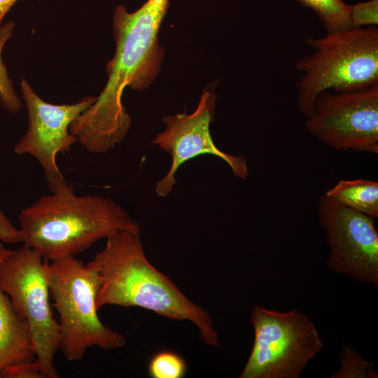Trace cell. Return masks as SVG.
I'll return each mask as SVG.
<instances>
[{"label": "cell", "instance_id": "obj_11", "mask_svg": "<svg viewBox=\"0 0 378 378\" xmlns=\"http://www.w3.org/2000/svg\"><path fill=\"white\" fill-rule=\"evenodd\" d=\"M216 99L213 90L205 89L192 113L162 117L164 129L155 136L152 143L170 155L172 164L166 175L155 184V192L158 197H165L172 192L176 183V172L182 164L200 155L217 157L228 164L236 178L248 177L246 158L228 154L214 142L210 125L214 118Z\"/></svg>", "mask_w": 378, "mask_h": 378}, {"label": "cell", "instance_id": "obj_20", "mask_svg": "<svg viewBox=\"0 0 378 378\" xmlns=\"http://www.w3.org/2000/svg\"><path fill=\"white\" fill-rule=\"evenodd\" d=\"M0 241L7 244L22 243L19 228L16 227L0 207Z\"/></svg>", "mask_w": 378, "mask_h": 378}, {"label": "cell", "instance_id": "obj_8", "mask_svg": "<svg viewBox=\"0 0 378 378\" xmlns=\"http://www.w3.org/2000/svg\"><path fill=\"white\" fill-rule=\"evenodd\" d=\"M20 85L28 125L27 132L14 146V152L31 155L38 161L51 193L74 192V188L57 165V156L70 151L78 143L69 131L70 125L94 102L96 97L86 96L70 104H54L40 97L26 78H21Z\"/></svg>", "mask_w": 378, "mask_h": 378}, {"label": "cell", "instance_id": "obj_7", "mask_svg": "<svg viewBox=\"0 0 378 378\" xmlns=\"http://www.w3.org/2000/svg\"><path fill=\"white\" fill-rule=\"evenodd\" d=\"M251 319L254 343L240 378H298L323 346L314 323L297 309L255 306Z\"/></svg>", "mask_w": 378, "mask_h": 378}, {"label": "cell", "instance_id": "obj_22", "mask_svg": "<svg viewBox=\"0 0 378 378\" xmlns=\"http://www.w3.org/2000/svg\"><path fill=\"white\" fill-rule=\"evenodd\" d=\"M344 1V0H343Z\"/></svg>", "mask_w": 378, "mask_h": 378}, {"label": "cell", "instance_id": "obj_19", "mask_svg": "<svg viewBox=\"0 0 378 378\" xmlns=\"http://www.w3.org/2000/svg\"><path fill=\"white\" fill-rule=\"evenodd\" d=\"M1 378H45L36 360L24 361L4 368Z\"/></svg>", "mask_w": 378, "mask_h": 378}, {"label": "cell", "instance_id": "obj_6", "mask_svg": "<svg viewBox=\"0 0 378 378\" xmlns=\"http://www.w3.org/2000/svg\"><path fill=\"white\" fill-rule=\"evenodd\" d=\"M0 288L27 323L35 360L45 378L59 377L54 365L59 324L49 300L48 261L24 244L11 249L0 263Z\"/></svg>", "mask_w": 378, "mask_h": 378}, {"label": "cell", "instance_id": "obj_1", "mask_svg": "<svg viewBox=\"0 0 378 378\" xmlns=\"http://www.w3.org/2000/svg\"><path fill=\"white\" fill-rule=\"evenodd\" d=\"M170 0H146L134 11L115 8L113 57L106 64L107 80L94 102L70 125L78 143L92 153H104L127 136L132 118L122 103L125 89L142 92L161 71L164 50L159 32Z\"/></svg>", "mask_w": 378, "mask_h": 378}, {"label": "cell", "instance_id": "obj_9", "mask_svg": "<svg viewBox=\"0 0 378 378\" xmlns=\"http://www.w3.org/2000/svg\"><path fill=\"white\" fill-rule=\"evenodd\" d=\"M318 140L337 150L378 153V84L321 92L305 124Z\"/></svg>", "mask_w": 378, "mask_h": 378}, {"label": "cell", "instance_id": "obj_5", "mask_svg": "<svg viewBox=\"0 0 378 378\" xmlns=\"http://www.w3.org/2000/svg\"><path fill=\"white\" fill-rule=\"evenodd\" d=\"M50 296L57 310L59 349L69 361L84 357L88 348L123 346L125 337L104 325L96 307L98 289L94 272L76 256L48 261Z\"/></svg>", "mask_w": 378, "mask_h": 378}, {"label": "cell", "instance_id": "obj_17", "mask_svg": "<svg viewBox=\"0 0 378 378\" xmlns=\"http://www.w3.org/2000/svg\"><path fill=\"white\" fill-rule=\"evenodd\" d=\"M148 369L153 378H181L186 374L187 365L180 355L164 351L151 358Z\"/></svg>", "mask_w": 378, "mask_h": 378}, {"label": "cell", "instance_id": "obj_3", "mask_svg": "<svg viewBox=\"0 0 378 378\" xmlns=\"http://www.w3.org/2000/svg\"><path fill=\"white\" fill-rule=\"evenodd\" d=\"M22 243L52 261L76 256L119 230L140 234L139 223L109 197L97 195H45L19 215Z\"/></svg>", "mask_w": 378, "mask_h": 378}, {"label": "cell", "instance_id": "obj_14", "mask_svg": "<svg viewBox=\"0 0 378 378\" xmlns=\"http://www.w3.org/2000/svg\"><path fill=\"white\" fill-rule=\"evenodd\" d=\"M311 8L321 20L326 32L351 27V5L343 0H296Z\"/></svg>", "mask_w": 378, "mask_h": 378}, {"label": "cell", "instance_id": "obj_21", "mask_svg": "<svg viewBox=\"0 0 378 378\" xmlns=\"http://www.w3.org/2000/svg\"><path fill=\"white\" fill-rule=\"evenodd\" d=\"M18 0H0V27L6 15Z\"/></svg>", "mask_w": 378, "mask_h": 378}, {"label": "cell", "instance_id": "obj_12", "mask_svg": "<svg viewBox=\"0 0 378 378\" xmlns=\"http://www.w3.org/2000/svg\"><path fill=\"white\" fill-rule=\"evenodd\" d=\"M10 250L0 241V263ZM35 359L27 323L15 311L8 295L0 288V378L6 367Z\"/></svg>", "mask_w": 378, "mask_h": 378}, {"label": "cell", "instance_id": "obj_2", "mask_svg": "<svg viewBox=\"0 0 378 378\" xmlns=\"http://www.w3.org/2000/svg\"><path fill=\"white\" fill-rule=\"evenodd\" d=\"M139 235L125 230L115 231L106 239L105 247L85 263L97 279V309L137 307L170 320L188 321L197 326L204 343L218 346L209 313L148 261Z\"/></svg>", "mask_w": 378, "mask_h": 378}, {"label": "cell", "instance_id": "obj_10", "mask_svg": "<svg viewBox=\"0 0 378 378\" xmlns=\"http://www.w3.org/2000/svg\"><path fill=\"white\" fill-rule=\"evenodd\" d=\"M317 215L326 232L329 270L378 287V232L374 218L342 205L325 194Z\"/></svg>", "mask_w": 378, "mask_h": 378}, {"label": "cell", "instance_id": "obj_18", "mask_svg": "<svg viewBox=\"0 0 378 378\" xmlns=\"http://www.w3.org/2000/svg\"><path fill=\"white\" fill-rule=\"evenodd\" d=\"M378 0H370L351 6V27L377 26Z\"/></svg>", "mask_w": 378, "mask_h": 378}, {"label": "cell", "instance_id": "obj_13", "mask_svg": "<svg viewBox=\"0 0 378 378\" xmlns=\"http://www.w3.org/2000/svg\"><path fill=\"white\" fill-rule=\"evenodd\" d=\"M325 195L336 202L373 218L378 217V182L365 178L341 179Z\"/></svg>", "mask_w": 378, "mask_h": 378}, {"label": "cell", "instance_id": "obj_16", "mask_svg": "<svg viewBox=\"0 0 378 378\" xmlns=\"http://www.w3.org/2000/svg\"><path fill=\"white\" fill-rule=\"evenodd\" d=\"M340 367L332 378H377L371 360H365L354 349L342 344L340 357Z\"/></svg>", "mask_w": 378, "mask_h": 378}, {"label": "cell", "instance_id": "obj_4", "mask_svg": "<svg viewBox=\"0 0 378 378\" xmlns=\"http://www.w3.org/2000/svg\"><path fill=\"white\" fill-rule=\"evenodd\" d=\"M305 43L312 54L295 63L302 75L296 83L298 106L307 118L316 97L326 90H352L378 84V28L350 27L326 32Z\"/></svg>", "mask_w": 378, "mask_h": 378}, {"label": "cell", "instance_id": "obj_15", "mask_svg": "<svg viewBox=\"0 0 378 378\" xmlns=\"http://www.w3.org/2000/svg\"><path fill=\"white\" fill-rule=\"evenodd\" d=\"M15 24L8 21L0 27V104L8 112L16 113L23 106V101L18 95L13 82L4 63L2 53L5 45L12 37Z\"/></svg>", "mask_w": 378, "mask_h": 378}]
</instances>
